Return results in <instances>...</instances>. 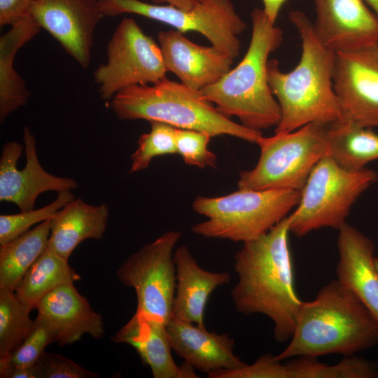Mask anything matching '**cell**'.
<instances>
[{"instance_id":"obj_32","label":"cell","mask_w":378,"mask_h":378,"mask_svg":"<svg viewBox=\"0 0 378 378\" xmlns=\"http://www.w3.org/2000/svg\"><path fill=\"white\" fill-rule=\"evenodd\" d=\"M211 137L206 132L176 128V153L188 165L216 169V155L208 148Z\"/></svg>"},{"instance_id":"obj_9","label":"cell","mask_w":378,"mask_h":378,"mask_svg":"<svg viewBox=\"0 0 378 378\" xmlns=\"http://www.w3.org/2000/svg\"><path fill=\"white\" fill-rule=\"evenodd\" d=\"M104 17L124 13L144 16L170 25L181 33L197 31L234 59L240 53L239 36L246 24L231 0H202L191 8L140 0H98Z\"/></svg>"},{"instance_id":"obj_2","label":"cell","mask_w":378,"mask_h":378,"mask_svg":"<svg viewBox=\"0 0 378 378\" xmlns=\"http://www.w3.org/2000/svg\"><path fill=\"white\" fill-rule=\"evenodd\" d=\"M289 20L300 36L302 52L289 72H283L277 60L268 61V82L281 110L274 132H291L309 123L338 122L341 115L333 83L336 52L322 42L303 12L290 11Z\"/></svg>"},{"instance_id":"obj_6","label":"cell","mask_w":378,"mask_h":378,"mask_svg":"<svg viewBox=\"0 0 378 378\" xmlns=\"http://www.w3.org/2000/svg\"><path fill=\"white\" fill-rule=\"evenodd\" d=\"M300 197L296 190L248 189L220 197L198 196L192 209L207 219L192 226L191 231L209 239L249 241L288 216Z\"/></svg>"},{"instance_id":"obj_36","label":"cell","mask_w":378,"mask_h":378,"mask_svg":"<svg viewBox=\"0 0 378 378\" xmlns=\"http://www.w3.org/2000/svg\"><path fill=\"white\" fill-rule=\"evenodd\" d=\"M263 3V8L266 15L268 19L275 24L276 20L279 15V13L281 9L283 4L287 0H262Z\"/></svg>"},{"instance_id":"obj_1","label":"cell","mask_w":378,"mask_h":378,"mask_svg":"<svg viewBox=\"0 0 378 378\" xmlns=\"http://www.w3.org/2000/svg\"><path fill=\"white\" fill-rule=\"evenodd\" d=\"M287 216L259 237L243 243L234 255L237 281L230 295L236 311L272 322L276 342L290 340L302 304L295 289Z\"/></svg>"},{"instance_id":"obj_30","label":"cell","mask_w":378,"mask_h":378,"mask_svg":"<svg viewBox=\"0 0 378 378\" xmlns=\"http://www.w3.org/2000/svg\"><path fill=\"white\" fill-rule=\"evenodd\" d=\"M150 123V132L140 136L138 147L131 155L130 173L146 169L156 157L176 153V128L162 122Z\"/></svg>"},{"instance_id":"obj_39","label":"cell","mask_w":378,"mask_h":378,"mask_svg":"<svg viewBox=\"0 0 378 378\" xmlns=\"http://www.w3.org/2000/svg\"><path fill=\"white\" fill-rule=\"evenodd\" d=\"M368 6L378 17V0H364Z\"/></svg>"},{"instance_id":"obj_33","label":"cell","mask_w":378,"mask_h":378,"mask_svg":"<svg viewBox=\"0 0 378 378\" xmlns=\"http://www.w3.org/2000/svg\"><path fill=\"white\" fill-rule=\"evenodd\" d=\"M209 378H291L287 364H282L272 354L260 356L253 363L226 370L221 369L207 374Z\"/></svg>"},{"instance_id":"obj_22","label":"cell","mask_w":378,"mask_h":378,"mask_svg":"<svg viewBox=\"0 0 378 378\" xmlns=\"http://www.w3.org/2000/svg\"><path fill=\"white\" fill-rule=\"evenodd\" d=\"M108 206L74 199L52 218L48 248L69 260L78 245L88 239H100L106 229Z\"/></svg>"},{"instance_id":"obj_38","label":"cell","mask_w":378,"mask_h":378,"mask_svg":"<svg viewBox=\"0 0 378 378\" xmlns=\"http://www.w3.org/2000/svg\"><path fill=\"white\" fill-rule=\"evenodd\" d=\"M8 378H38L35 365L27 368H14Z\"/></svg>"},{"instance_id":"obj_13","label":"cell","mask_w":378,"mask_h":378,"mask_svg":"<svg viewBox=\"0 0 378 378\" xmlns=\"http://www.w3.org/2000/svg\"><path fill=\"white\" fill-rule=\"evenodd\" d=\"M24 146L6 142L0 157V201L15 204L20 211L34 209L38 195L47 191L58 193L78 188L70 178L52 175L41 165L36 142L27 127L23 132Z\"/></svg>"},{"instance_id":"obj_24","label":"cell","mask_w":378,"mask_h":378,"mask_svg":"<svg viewBox=\"0 0 378 378\" xmlns=\"http://www.w3.org/2000/svg\"><path fill=\"white\" fill-rule=\"evenodd\" d=\"M52 218L0 245V288L15 290L23 276L46 251Z\"/></svg>"},{"instance_id":"obj_20","label":"cell","mask_w":378,"mask_h":378,"mask_svg":"<svg viewBox=\"0 0 378 378\" xmlns=\"http://www.w3.org/2000/svg\"><path fill=\"white\" fill-rule=\"evenodd\" d=\"M166 325L135 313L114 335V343L133 347L154 378H197L195 368L184 362L178 366L172 356Z\"/></svg>"},{"instance_id":"obj_19","label":"cell","mask_w":378,"mask_h":378,"mask_svg":"<svg viewBox=\"0 0 378 378\" xmlns=\"http://www.w3.org/2000/svg\"><path fill=\"white\" fill-rule=\"evenodd\" d=\"M38 315L53 328L60 346L74 343L85 334L95 339L104 335L102 316L94 311L74 283L62 284L48 293L36 307Z\"/></svg>"},{"instance_id":"obj_40","label":"cell","mask_w":378,"mask_h":378,"mask_svg":"<svg viewBox=\"0 0 378 378\" xmlns=\"http://www.w3.org/2000/svg\"><path fill=\"white\" fill-rule=\"evenodd\" d=\"M377 262H378V258H377Z\"/></svg>"},{"instance_id":"obj_10","label":"cell","mask_w":378,"mask_h":378,"mask_svg":"<svg viewBox=\"0 0 378 378\" xmlns=\"http://www.w3.org/2000/svg\"><path fill=\"white\" fill-rule=\"evenodd\" d=\"M181 235L177 230L164 232L130 255L116 272L120 281L136 293L135 313L166 326L172 317L176 290L174 254Z\"/></svg>"},{"instance_id":"obj_17","label":"cell","mask_w":378,"mask_h":378,"mask_svg":"<svg viewBox=\"0 0 378 378\" xmlns=\"http://www.w3.org/2000/svg\"><path fill=\"white\" fill-rule=\"evenodd\" d=\"M338 231L337 279L355 294L378 324V262L374 244L347 223Z\"/></svg>"},{"instance_id":"obj_37","label":"cell","mask_w":378,"mask_h":378,"mask_svg":"<svg viewBox=\"0 0 378 378\" xmlns=\"http://www.w3.org/2000/svg\"><path fill=\"white\" fill-rule=\"evenodd\" d=\"M152 4L172 5L182 8H191L202 0H150Z\"/></svg>"},{"instance_id":"obj_23","label":"cell","mask_w":378,"mask_h":378,"mask_svg":"<svg viewBox=\"0 0 378 378\" xmlns=\"http://www.w3.org/2000/svg\"><path fill=\"white\" fill-rule=\"evenodd\" d=\"M41 27L28 14L0 37V121L24 106L30 97L24 80L14 68L17 52L34 38Z\"/></svg>"},{"instance_id":"obj_8","label":"cell","mask_w":378,"mask_h":378,"mask_svg":"<svg viewBox=\"0 0 378 378\" xmlns=\"http://www.w3.org/2000/svg\"><path fill=\"white\" fill-rule=\"evenodd\" d=\"M377 179L373 170L346 169L326 156L312 171L299 203L287 216L290 232L303 237L323 227L339 230L355 202Z\"/></svg>"},{"instance_id":"obj_31","label":"cell","mask_w":378,"mask_h":378,"mask_svg":"<svg viewBox=\"0 0 378 378\" xmlns=\"http://www.w3.org/2000/svg\"><path fill=\"white\" fill-rule=\"evenodd\" d=\"M74 199L71 191L61 192L53 202L43 207L1 215L0 245L27 232L33 225L52 218L59 210Z\"/></svg>"},{"instance_id":"obj_14","label":"cell","mask_w":378,"mask_h":378,"mask_svg":"<svg viewBox=\"0 0 378 378\" xmlns=\"http://www.w3.org/2000/svg\"><path fill=\"white\" fill-rule=\"evenodd\" d=\"M29 14L81 67L89 66L94 30L104 17L98 0H33Z\"/></svg>"},{"instance_id":"obj_29","label":"cell","mask_w":378,"mask_h":378,"mask_svg":"<svg viewBox=\"0 0 378 378\" xmlns=\"http://www.w3.org/2000/svg\"><path fill=\"white\" fill-rule=\"evenodd\" d=\"M56 342L52 326L41 316H37L31 332L10 355L0 358V377L8 378L14 368L35 365L48 344Z\"/></svg>"},{"instance_id":"obj_27","label":"cell","mask_w":378,"mask_h":378,"mask_svg":"<svg viewBox=\"0 0 378 378\" xmlns=\"http://www.w3.org/2000/svg\"><path fill=\"white\" fill-rule=\"evenodd\" d=\"M291 378H377L378 364L356 355L344 356L333 365L315 357L298 356L287 363Z\"/></svg>"},{"instance_id":"obj_7","label":"cell","mask_w":378,"mask_h":378,"mask_svg":"<svg viewBox=\"0 0 378 378\" xmlns=\"http://www.w3.org/2000/svg\"><path fill=\"white\" fill-rule=\"evenodd\" d=\"M328 125L309 123L294 131L262 136L255 166L240 172L239 189L301 191L317 163L330 155Z\"/></svg>"},{"instance_id":"obj_26","label":"cell","mask_w":378,"mask_h":378,"mask_svg":"<svg viewBox=\"0 0 378 378\" xmlns=\"http://www.w3.org/2000/svg\"><path fill=\"white\" fill-rule=\"evenodd\" d=\"M372 129L340 122L328 125L330 155L346 169L365 168L378 159V133Z\"/></svg>"},{"instance_id":"obj_16","label":"cell","mask_w":378,"mask_h":378,"mask_svg":"<svg viewBox=\"0 0 378 378\" xmlns=\"http://www.w3.org/2000/svg\"><path fill=\"white\" fill-rule=\"evenodd\" d=\"M158 40L167 71L194 90L217 82L234 62L233 58L216 47L197 45L178 30L160 31Z\"/></svg>"},{"instance_id":"obj_28","label":"cell","mask_w":378,"mask_h":378,"mask_svg":"<svg viewBox=\"0 0 378 378\" xmlns=\"http://www.w3.org/2000/svg\"><path fill=\"white\" fill-rule=\"evenodd\" d=\"M31 310L14 291L0 288V358L10 355L33 330Z\"/></svg>"},{"instance_id":"obj_11","label":"cell","mask_w":378,"mask_h":378,"mask_svg":"<svg viewBox=\"0 0 378 378\" xmlns=\"http://www.w3.org/2000/svg\"><path fill=\"white\" fill-rule=\"evenodd\" d=\"M107 60L94 71L102 99H111L120 90L136 85L155 83L167 70L160 46L132 18L125 17L108 42Z\"/></svg>"},{"instance_id":"obj_12","label":"cell","mask_w":378,"mask_h":378,"mask_svg":"<svg viewBox=\"0 0 378 378\" xmlns=\"http://www.w3.org/2000/svg\"><path fill=\"white\" fill-rule=\"evenodd\" d=\"M333 83L340 122L378 127V43L336 52Z\"/></svg>"},{"instance_id":"obj_3","label":"cell","mask_w":378,"mask_h":378,"mask_svg":"<svg viewBox=\"0 0 378 378\" xmlns=\"http://www.w3.org/2000/svg\"><path fill=\"white\" fill-rule=\"evenodd\" d=\"M276 358L355 355L378 344V324L355 294L333 279L302 302L292 337Z\"/></svg>"},{"instance_id":"obj_15","label":"cell","mask_w":378,"mask_h":378,"mask_svg":"<svg viewBox=\"0 0 378 378\" xmlns=\"http://www.w3.org/2000/svg\"><path fill=\"white\" fill-rule=\"evenodd\" d=\"M314 4L316 31L335 52L378 43V17L364 0H314Z\"/></svg>"},{"instance_id":"obj_35","label":"cell","mask_w":378,"mask_h":378,"mask_svg":"<svg viewBox=\"0 0 378 378\" xmlns=\"http://www.w3.org/2000/svg\"><path fill=\"white\" fill-rule=\"evenodd\" d=\"M33 0H0V25L13 26L29 14Z\"/></svg>"},{"instance_id":"obj_21","label":"cell","mask_w":378,"mask_h":378,"mask_svg":"<svg viewBox=\"0 0 378 378\" xmlns=\"http://www.w3.org/2000/svg\"><path fill=\"white\" fill-rule=\"evenodd\" d=\"M176 269V290L172 316L204 326V312L211 293L230 281L226 272H213L201 267L186 245L178 247L174 254Z\"/></svg>"},{"instance_id":"obj_4","label":"cell","mask_w":378,"mask_h":378,"mask_svg":"<svg viewBox=\"0 0 378 378\" xmlns=\"http://www.w3.org/2000/svg\"><path fill=\"white\" fill-rule=\"evenodd\" d=\"M251 18V38L241 61L200 91L223 115L235 116L244 126L261 132L276 127L281 118L279 105L268 82L267 64L270 55L281 45L283 33L262 8H254Z\"/></svg>"},{"instance_id":"obj_34","label":"cell","mask_w":378,"mask_h":378,"mask_svg":"<svg viewBox=\"0 0 378 378\" xmlns=\"http://www.w3.org/2000/svg\"><path fill=\"white\" fill-rule=\"evenodd\" d=\"M35 368L38 378H96L99 375L60 354L43 352Z\"/></svg>"},{"instance_id":"obj_18","label":"cell","mask_w":378,"mask_h":378,"mask_svg":"<svg viewBox=\"0 0 378 378\" xmlns=\"http://www.w3.org/2000/svg\"><path fill=\"white\" fill-rule=\"evenodd\" d=\"M166 328L172 350L195 370L208 374L246 364L234 354V340L227 334L210 332L205 326L173 316Z\"/></svg>"},{"instance_id":"obj_25","label":"cell","mask_w":378,"mask_h":378,"mask_svg":"<svg viewBox=\"0 0 378 378\" xmlns=\"http://www.w3.org/2000/svg\"><path fill=\"white\" fill-rule=\"evenodd\" d=\"M80 279L68 260L47 248L26 272L15 293L22 303L34 309L57 286Z\"/></svg>"},{"instance_id":"obj_5","label":"cell","mask_w":378,"mask_h":378,"mask_svg":"<svg viewBox=\"0 0 378 378\" xmlns=\"http://www.w3.org/2000/svg\"><path fill=\"white\" fill-rule=\"evenodd\" d=\"M110 107L122 120H146L178 129L229 135L256 144L260 131L249 129L220 113L200 90L164 78L155 83L136 85L118 92Z\"/></svg>"}]
</instances>
